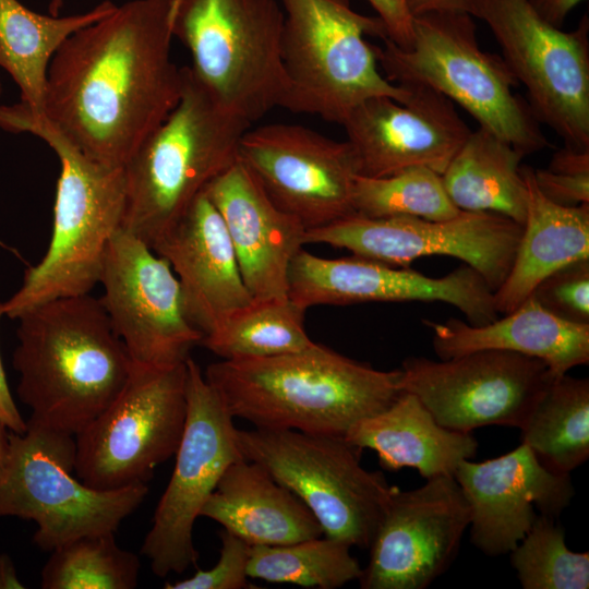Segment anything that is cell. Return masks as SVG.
Wrapping results in <instances>:
<instances>
[{"label": "cell", "instance_id": "cell-27", "mask_svg": "<svg viewBox=\"0 0 589 589\" xmlns=\"http://www.w3.org/2000/svg\"><path fill=\"white\" fill-rule=\"evenodd\" d=\"M521 172L528 191L527 214L512 268L494 291L497 313L519 306L536 286L558 268L589 259V204L562 206L538 189L533 169Z\"/></svg>", "mask_w": 589, "mask_h": 589}, {"label": "cell", "instance_id": "cell-40", "mask_svg": "<svg viewBox=\"0 0 589 589\" xmlns=\"http://www.w3.org/2000/svg\"><path fill=\"white\" fill-rule=\"evenodd\" d=\"M5 316L3 302H0V322ZM0 420L8 430L22 434L26 431L27 423L22 418L8 385L5 371L0 354Z\"/></svg>", "mask_w": 589, "mask_h": 589}, {"label": "cell", "instance_id": "cell-20", "mask_svg": "<svg viewBox=\"0 0 589 589\" xmlns=\"http://www.w3.org/2000/svg\"><path fill=\"white\" fill-rule=\"evenodd\" d=\"M402 86L410 91L405 101L368 98L341 123L362 176L386 177L414 166L442 175L471 132L446 96L424 85Z\"/></svg>", "mask_w": 589, "mask_h": 589}, {"label": "cell", "instance_id": "cell-12", "mask_svg": "<svg viewBox=\"0 0 589 589\" xmlns=\"http://www.w3.org/2000/svg\"><path fill=\"white\" fill-rule=\"evenodd\" d=\"M466 12L490 27L538 121L565 145L588 148V16L565 32L543 20L528 0H467Z\"/></svg>", "mask_w": 589, "mask_h": 589}, {"label": "cell", "instance_id": "cell-42", "mask_svg": "<svg viewBox=\"0 0 589 589\" xmlns=\"http://www.w3.org/2000/svg\"><path fill=\"white\" fill-rule=\"evenodd\" d=\"M413 16L434 11H465L467 0H407Z\"/></svg>", "mask_w": 589, "mask_h": 589}, {"label": "cell", "instance_id": "cell-21", "mask_svg": "<svg viewBox=\"0 0 589 589\" xmlns=\"http://www.w3.org/2000/svg\"><path fill=\"white\" fill-rule=\"evenodd\" d=\"M454 478L470 507V540L490 556L514 550L539 515L557 519L575 494L569 474L544 467L522 443L497 458L462 460Z\"/></svg>", "mask_w": 589, "mask_h": 589}, {"label": "cell", "instance_id": "cell-30", "mask_svg": "<svg viewBox=\"0 0 589 589\" xmlns=\"http://www.w3.org/2000/svg\"><path fill=\"white\" fill-rule=\"evenodd\" d=\"M520 431L544 467L570 474L589 457V380L556 376Z\"/></svg>", "mask_w": 589, "mask_h": 589}, {"label": "cell", "instance_id": "cell-5", "mask_svg": "<svg viewBox=\"0 0 589 589\" xmlns=\"http://www.w3.org/2000/svg\"><path fill=\"white\" fill-rule=\"evenodd\" d=\"M178 105L123 166L122 228L151 248L207 184L238 159L250 123L225 111L182 67Z\"/></svg>", "mask_w": 589, "mask_h": 589}, {"label": "cell", "instance_id": "cell-6", "mask_svg": "<svg viewBox=\"0 0 589 589\" xmlns=\"http://www.w3.org/2000/svg\"><path fill=\"white\" fill-rule=\"evenodd\" d=\"M472 16L434 11L414 16L413 41L374 46L385 77L396 85L431 87L462 107L524 155L548 146L529 104L514 92L518 82L502 57L481 49Z\"/></svg>", "mask_w": 589, "mask_h": 589}, {"label": "cell", "instance_id": "cell-23", "mask_svg": "<svg viewBox=\"0 0 589 589\" xmlns=\"http://www.w3.org/2000/svg\"><path fill=\"white\" fill-rule=\"evenodd\" d=\"M152 249L176 274L187 316L203 336L253 300L224 219L204 192Z\"/></svg>", "mask_w": 589, "mask_h": 589}, {"label": "cell", "instance_id": "cell-45", "mask_svg": "<svg viewBox=\"0 0 589 589\" xmlns=\"http://www.w3.org/2000/svg\"><path fill=\"white\" fill-rule=\"evenodd\" d=\"M63 3H64V0H50L49 7H48L49 14L55 15V16L59 15L60 10L63 7Z\"/></svg>", "mask_w": 589, "mask_h": 589}, {"label": "cell", "instance_id": "cell-4", "mask_svg": "<svg viewBox=\"0 0 589 589\" xmlns=\"http://www.w3.org/2000/svg\"><path fill=\"white\" fill-rule=\"evenodd\" d=\"M0 128L41 139L60 163L48 249L25 271L17 291L3 302L5 316L16 320L46 301L91 293L99 283L109 242L122 227L124 175L123 168L106 167L86 157L44 118L28 115L19 103L0 106Z\"/></svg>", "mask_w": 589, "mask_h": 589}, {"label": "cell", "instance_id": "cell-3", "mask_svg": "<svg viewBox=\"0 0 589 589\" xmlns=\"http://www.w3.org/2000/svg\"><path fill=\"white\" fill-rule=\"evenodd\" d=\"M400 374L316 342L294 352L220 360L204 373L229 413L254 428L341 436L402 393Z\"/></svg>", "mask_w": 589, "mask_h": 589}, {"label": "cell", "instance_id": "cell-46", "mask_svg": "<svg viewBox=\"0 0 589 589\" xmlns=\"http://www.w3.org/2000/svg\"><path fill=\"white\" fill-rule=\"evenodd\" d=\"M178 2H179V0H173L172 12H173V9H175V7L177 5Z\"/></svg>", "mask_w": 589, "mask_h": 589}, {"label": "cell", "instance_id": "cell-16", "mask_svg": "<svg viewBox=\"0 0 589 589\" xmlns=\"http://www.w3.org/2000/svg\"><path fill=\"white\" fill-rule=\"evenodd\" d=\"M100 299L135 364L184 363L203 334L189 321L179 280L169 263L122 227L106 251Z\"/></svg>", "mask_w": 589, "mask_h": 589}, {"label": "cell", "instance_id": "cell-25", "mask_svg": "<svg viewBox=\"0 0 589 589\" xmlns=\"http://www.w3.org/2000/svg\"><path fill=\"white\" fill-rule=\"evenodd\" d=\"M200 516L250 545H284L323 536L305 504L264 467L245 458L226 469Z\"/></svg>", "mask_w": 589, "mask_h": 589}, {"label": "cell", "instance_id": "cell-34", "mask_svg": "<svg viewBox=\"0 0 589 589\" xmlns=\"http://www.w3.org/2000/svg\"><path fill=\"white\" fill-rule=\"evenodd\" d=\"M354 213L366 217L412 216L444 220L458 215L442 175L423 166L386 177L358 175L352 191Z\"/></svg>", "mask_w": 589, "mask_h": 589}, {"label": "cell", "instance_id": "cell-2", "mask_svg": "<svg viewBox=\"0 0 589 589\" xmlns=\"http://www.w3.org/2000/svg\"><path fill=\"white\" fill-rule=\"evenodd\" d=\"M12 364L28 420L76 435L118 396L133 362L99 298L46 301L17 318Z\"/></svg>", "mask_w": 589, "mask_h": 589}, {"label": "cell", "instance_id": "cell-22", "mask_svg": "<svg viewBox=\"0 0 589 589\" xmlns=\"http://www.w3.org/2000/svg\"><path fill=\"white\" fill-rule=\"evenodd\" d=\"M203 192L224 219L253 299L288 298L290 264L304 245L303 225L269 199L239 158Z\"/></svg>", "mask_w": 589, "mask_h": 589}, {"label": "cell", "instance_id": "cell-15", "mask_svg": "<svg viewBox=\"0 0 589 589\" xmlns=\"http://www.w3.org/2000/svg\"><path fill=\"white\" fill-rule=\"evenodd\" d=\"M400 388L413 394L443 426L472 432L486 425L521 429L556 377L541 360L480 350L447 360L408 357Z\"/></svg>", "mask_w": 589, "mask_h": 589}, {"label": "cell", "instance_id": "cell-9", "mask_svg": "<svg viewBox=\"0 0 589 589\" xmlns=\"http://www.w3.org/2000/svg\"><path fill=\"white\" fill-rule=\"evenodd\" d=\"M9 435L0 476V518L33 520V542L51 552L83 536L115 533L145 500L147 484L97 490L74 477L75 435L31 420Z\"/></svg>", "mask_w": 589, "mask_h": 589}, {"label": "cell", "instance_id": "cell-31", "mask_svg": "<svg viewBox=\"0 0 589 589\" xmlns=\"http://www.w3.org/2000/svg\"><path fill=\"white\" fill-rule=\"evenodd\" d=\"M305 311L289 297L253 299L204 335L200 345L221 360L263 358L303 350L314 344L305 330Z\"/></svg>", "mask_w": 589, "mask_h": 589}, {"label": "cell", "instance_id": "cell-44", "mask_svg": "<svg viewBox=\"0 0 589 589\" xmlns=\"http://www.w3.org/2000/svg\"><path fill=\"white\" fill-rule=\"evenodd\" d=\"M9 433L5 424L0 420V476L4 469L9 452Z\"/></svg>", "mask_w": 589, "mask_h": 589}, {"label": "cell", "instance_id": "cell-33", "mask_svg": "<svg viewBox=\"0 0 589 589\" xmlns=\"http://www.w3.org/2000/svg\"><path fill=\"white\" fill-rule=\"evenodd\" d=\"M140 560L119 546L115 533L87 534L51 551L43 567V589H133Z\"/></svg>", "mask_w": 589, "mask_h": 589}, {"label": "cell", "instance_id": "cell-29", "mask_svg": "<svg viewBox=\"0 0 589 589\" xmlns=\"http://www.w3.org/2000/svg\"><path fill=\"white\" fill-rule=\"evenodd\" d=\"M524 154L483 127L470 132L442 173L445 191L464 212H491L524 225L528 191Z\"/></svg>", "mask_w": 589, "mask_h": 589}, {"label": "cell", "instance_id": "cell-41", "mask_svg": "<svg viewBox=\"0 0 589 589\" xmlns=\"http://www.w3.org/2000/svg\"><path fill=\"white\" fill-rule=\"evenodd\" d=\"M584 0H528L537 13L551 25L562 28L570 11Z\"/></svg>", "mask_w": 589, "mask_h": 589}, {"label": "cell", "instance_id": "cell-32", "mask_svg": "<svg viewBox=\"0 0 589 589\" xmlns=\"http://www.w3.org/2000/svg\"><path fill=\"white\" fill-rule=\"evenodd\" d=\"M350 548L325 536L284 545H251L247 574L268 582L339 588L362 574Z\"/></svg>", "mask_w": 589, "mask_h": 589}, {"label": "cell", "instance_id": "cell-28", "mask_svg": "<svg viewBox=\"0 0 589 589\" xmlns=\"http://www.w3.org/2000/svg\"><path fill=\"white\" fill-rule=\"evenodd\" d=\"M116 8L105 0L84 13L55 16L34 12L19 0H0V67L17 84L19 104L28 115L43 116L48 68L60 46Z\"/></svg>", "mask_w": 589, "mask_h": 589}, {"label": "cell", "instance_id": "cell-19", "mask_svg": "<svg viewBox=\"0 0 589 589\" xmlns=\"http://www.w3.org/2000/svg\"><path fill=\"white\" fill-rule=\"evenodd\" d=\"M494 292L465 264L443 277L351 256L325 259L301 249L289 268L288 297L308 310L363 302L440 301L457 308L471 325L497 318Z\"/></svg>", "mask_w": 589, "mask_h": 589}, {"label": "cell", "instance_id": "cell-37", "mask_svg": "<svg viewBox=\"0 0 589 589\" xmlns=\"http://www.w3.org/2000/svg\"><path fill=\"white\" fill-rule=\"evenodd\" d=\"M533 178L540 192L555 204H589V147L564 145L548 168L533 169Z\"/></svg>", "mask_w": 589, "mask_h": 589}, {"label": "cell", "instance_id": "cell-11", "mask_svg": "<svg viewBox=\"0 0 589 589\" xmlns=\"http://www.w3.org/2000/svg\"><path fill=\"white\" fill-rule=\"evenodd\" d=\"M187 365L133 363L113 401L75 435L76 477L97 490L147 484L175 456L185 417Z\"/></svg>", "mask_w": 589, "mask_h": 589}, {"label": "cell", "instance_id": "cell-8", "mask_svg": "<svg viewBox=\"0 0 589 589\" xmlns=\"http://www.w3.org/2000/svg\"><path fill=\"white\" fill-rule=\"evenodd\" d=\"M284 11L276 0H179L173 37L193 75L225 111L252 123L284 106Z\"/></svg>", "mask_w": 589, "mask_h": 589}, {"label": "cell", "instance_id": "cell-43", "mask_svg": "<svg viewBox=\"0 0 589 589\" xmlns=\"http://www.w3.org/2000/svg\"><path fill=\"white\" fill-rule=\"evenodd\" d=\"M25 588L19 579L16 569L12 560L5 555H0V589H21Z\"/></svg>", "mask_w": 589, "mask_h": 589}, {"label": "cell", "instance_id": "cell-13", "mask_svg": "<svg viewBox=\"0 0 589 589\" xmlns=\"http://www.w3.org/2000/svg\"><path fill=\"white\" fill-rule=\"evenodd\" d=\"M187 417L168 485L154 513L141 553L158 577L196 566L193 526L226 469L241 455L233 417L200 365L185 361Z\"/></svg>", "mask_w": 589, "mask_h": 589}, {"label": "cell", "instance_id": "cell-36", "mask_svg": "<svg viewBox=\"0 0 589 589\" xmlns=\"http://www.w3.org/2000/svg\"><path fill=\"white\" fill-rule=\"evenodd\" d=\"M530 296L557 317L589 324V259L569 263L551 273Z\"/></svg>", "mask_w": 589, "mask_h": 589}, {"label": "cell", "instance_id": "cell-10", "mask_svg": "<svg viewBox=\"0 0 589 589\" xmlns=\"http://www.w3.org/2000/svg\"><path fill=\"white\" fill-rule=\"evenodd\" d=\"M243 458L264 467L312 512L323 536L369 549L395 489L361 466L345 436L297 430H238Z\"/></svg>", "mask_w": 589, "mask_h": 589}, {"label": "cell", "instance_id": "cell-1", "mask_svg": "<svg viewBox=\"0 0 589 589\" xmlns=\"http://www.w3.org/2000/svg\"><path fill=\"white\" fill-rule=\"evenodd\" d=\"M173 0H131L65 39L52 57L44 118L95 163L123 168L178 105Z\"/></svg>", "mask_w": 589, "mask_h": 589}, {"label": "cell", "instance_id": "cell-26", "mask_svg": "<svg viewBox=\"0 0 589 589\" xmlns=\"http://www.w3.org/2000/svg\"><path fill=\"white\" fill-rule=\"evenodd\" d=\"M345 437L373 449L388 471L411 467L425 478L454 476L457 466L474 457L472 432L441 425L411 393L402 392L386 409L357 422Z\"/></svg>", "mask_w": 589, "mask_h": 589}, {"label": "cell", "instance_id": "cell-17", "mask_svg": "<svg viewBox=\"0 0 589 589\" xmlns=\"http://www.w3.org/2000/svg\"><path fill=\"white\" fill-rule=\"evenodd\" d=\"M238 158L269 199L305 230L354 213L352 191L360 172L347 140L292 123L250 127L240 139Z\"/></svg>", "mask_w": 589, "mask_h": 589}, {"label": "cell", "instance_id": "cell-18", "mask_svg": "<svg viewBox=\"0 0 589 589\" xmlns=\"http://www.w3.org/2000/svg\"><path fill=\"white\" fill-rule=\"evenodd\" d=\"M470 524V507L454 476L412 490L396 486L377 526L362 589H424L453 563Z\"/></svg>", "mask_w": 589, "mask_h": 589}, {"label": "cell", "instance_id": "cell-39", "mask_svg": "<svg viewBox=\"0 0 589 589\" xmlns=\"http://www.w3.org/2000/svg\"><path fill=\"white\" fill-rule=\"evenodd\" d=\"M384 25L387 39L400 48L413 41V20L407 0H368Z\"/></svg>", "mask_w": 589, "mask_h": 589}, {"label": "cell", "instance_id": "cell-47", "mask_svg": "<svg viewBox=\"0 0 589 589\" xmlns=\"http://www.w3.org/2000/svg\"><path fill=\"white\" fill-rule=\"evenodd\" d=\"M0 95H1V83H0Z\"/></svg>", "mask_w": 589, "mask_h": 589}, {"label": "cell", "instance_id": "cell-35", "mask_svg": "<svg viewBox=\"0 0 589 589\" xmlns=\"http://www.w3.org/2000/svg\"><path fill=\"white\" fill-rule=\"evenodd\" d=\"M556 518L539 515L512 550L510 563L524 589H587L589 553L570 551Z\"/></svg>", "mask_w": 589, "mask_h": 589}, {"label": "cell", "instance_id": "cell-14", "mask_svg": "<svg viewBox=\"0 0 589 589\" xmlns=\"http://www.w3.org/2000/svg\"><path fill=\"white\" fill-rule=\"evenodd\" d=\"M521 233V224L491 212L461 211L444 220L353 213L305 230L303 243L341 248L399 267L423 256H453L476 269L494 292L512 268Z\"/></svg>", "mask_w": 589, "mask_h": 589}, {"label": "cell", "instance_id": "cell-7", "mask_svg": "<svg viewBox=\"0 0 589 589\" xmlns=\"http://www.w3.org/2000/svg\"><path fill=\"white\" fill-rule=\"evenodd\" d=\"M281 61L287 81L283 108L341 124L363 100L405 101L407 86L388 81L365 36L387 38L377 16L356 12L349 0H281Z\"/></svg>", "mask_w": 589, "mask_h": 589}, {"label": "cell", "instance_id": "cell-38", "mask_svg": "<svg viewBox=\"0 0 589 589\" xmlns=\"http://www.w3.org/2000/svg\"><path fill=\"white\" fill-rule=\"evenodd\" d=\"M220 555L216 565L207 570L197 569L193 576L166 582V589H243L252 588L247 566L251 545L227 530L219 533Z\"/></svg>", "mask_w": 589, "mask_h": 589}, {"label": "cell", "instance_id": "cell-24", "mask_svg": "<svg viewBox=\"0 0 589 589\" xmlns=\"http://www.w3.org/2000/svg\"><path fill=\"white\" fill-rule=\"evenodd\" d=\"M423 323L432 329L440 360L480 350H504L543 361L555 376L589 363V324L557 317L532 296L505 317L483 325L458 318Z\"/></svg>", "mask_w": 589, "mask_h": 589}]
</instances>
